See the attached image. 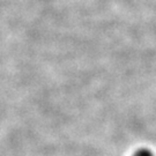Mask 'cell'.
Returning a JSON list of instances; mask_svg holds the SVG:
<instances>
[{
	"instance_id": "6da1fadb",
	"label": "cell",
	"mask_w": 156,
	"mask_h": 156,
	"mask_svg": "<svg viewBox=\"0 0 156 156\" xmlns=\"http://www.w3.org/2000/svg\"><path fill=\"white\" fill-rule=\"evenodd\" d=\"M133 156H154V155H153V153L149 149L142 148V149H139V151H135L133 154Z\"/></svg>"
}]
</instances>
